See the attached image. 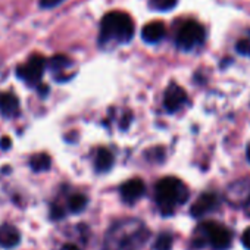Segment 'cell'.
Segmentation results:
<instances>
[{
  "label": "cell",
  "mask_w": 250,
  "mask_h": 250,
  "mask_svg": "<svg viewBox=\"0 0 250 250\" xmlns=\"http://www.w3.org/2000/svg\"><path fill=\"white\" fill-rule=\"evenodd\" d=\"M63 250H80L75 244H65L63 246Z\"/></svg>",
  "instance_id": "cell-26"
},
{
  "label": "cell",
  "mask_w": 250,
  "mask_h": 250,
  "mask_svg": "<svg viewBox=\"0 0 250 250\" xmlns=\"http://www.w3.org/2000/svg\"><path fill=\"white\" fill-rule=\"evenodd\" d=\"M134 36V22L125 12H109L100 24V43H128Z\"/></svg>",
  "instance_id": "cell-3"
},
{
  "label": "cell",
  "mask_w": 250,
  "mask_h": 250,
  "mask_svg": "<svg viewBox=\"0 0 250 250\" xmlns=\"http://www.w3.org/2000/svg\"><path fill=\"white\" fill-rule=\"evenodd\" d=\"M20 241H21V234L14 225L3 224L0 227V246L5 249H12L18 246Z\"/></svg>",
  "instance_id": "cell-13"
},
{
  "label": "cell",
  "mask_w": 250,
  "mask_h": 250,
  "mask_svg": "<svg viewBox=\"0 0 250 250\" xmlns=\"http://www.w3.org/2000/svg\"><path fill=\"white\" fill-rule=\"evenodd\" d=\"M71 59L65 55H56L49 61V68L53 72H62L63 69H66L68 66H71Z\"/></svg>",
  "instance_id": "cell-16"
},
{
  "label": "cell",
  "mask_w": 250,
  "mask_h": 250,
  "mask_svg": "<svg viewBox=\"0 0 250 250\" xmlns=\"http://www.w3.org/2000/svg\"><path fill=\"white\" fill-rule=\"evenodd\" d=\"M187 186L177 177H164L156 183L155 202L164 215H171L177 208L183 206L188 200Z\"/></svg>",
  "instance_id": "cell-2"
},
{
  "label": "cell",
  "mask_w": 250,
  "mask_h": 250,
  "mask_svg": "<svg viewBox=\"0 0 250 250\" xmlns=\"http://www.w3.org/2000/svg\"><path fill=\"white\" fill-rule=\"evenodd\" d=\"M62 2H63V0H40V8L50 9V8L58 6V5L62 3Z\"/></svg>",
  "instance_id": "cell-22"
},
{
  "label": "cell",
  "mask_w": 250,
  "mask_h": 250,
  "mask_svg": "<svg viewBox=\"0 0 250 250\" xmlns=\"http://www.w3.org/2000/svg\"><path fill=\"white\" fill-rule=\"evenodd\" d=\"M225 200L232 206H243L250 202V178L232 183L225 191Z\"/></svg>",
  "instance_id": "cell-7"
},
{
  "label": "cell",
  "mask_w": 250,
  "mask_h": 250,
  "mask_svg": "<svg viewBox=\"0 0 250 250\" xmlns=\"http://www.w3.org/2000/svg\"><path fill=\"white\" fill-rule=\"evenodd\" d=\"M149 237L150 231L142 221L133 218L121 219L107 229L103 250H140Z\"/></svg>",
  "instance_id": "cell-1"
},
{
  "label": "cell",
  "mask_w": 250,
  "mask_h": 250,
  "mask_svg": "<svg viewBox=\"0 0 250 250\" xmlns=\"http://www.w3.org/2000/svg\"><path fill=\"white\" fill-rule=\"evenodd\" d=\"M149 5L158 11H171L177 5V0H150Z\"/></svg>",
  "instance_id": "cell-19"
},
{
  "label": "cell",
  "mask_w": 250,
  "mask_h": 250,
  "mask_svg": "<svg viewBox=\"0 0 250 250\" xmlns=\"http://www.w3.org/2000/svg\"><path fill=\"white\" fill-rule=\"evenodd\" d=\"M241 243H243L244 249L250 250V227L244 229V232L241 235Z\"/></svg>",
  "instance_id": "cell-23"
},
{
  "label": "cell",
  "mask_w": 250,
  "mask_h": 250,
  "mask_svg": "<svg viewBox=\"0 0 250 250\" xmlns=\"http://www.w3.org/2000/svg\"><path fill=\"white\" fill-rule=\"evenodd\" d=\"M246 155H247V161L250 162V143H249V146H247V150H246Z\"/></svg>",
  "instance_id": "cell-27"
},
{
  "label": "cell",
  "mask_w": 250,
  "mask_h": 250,
  "mask_svg": "<svg viewBox=\"0 0 250 250\" xmlns=\"http://www.w3.org/2000/svg\"><path fill=\"white\" fill-rule=\"evenodd\" d=\"M0 113L6 118H14L20 113V100L17 96L0 91Z\"/></svg>",
  "instance_id": "cell-12"
},
{
  "label": "cell",
  "mask_w": 250,
  "mask_h": 250,
  "mask_svg": "<svg viewBox=\"0 0 250 250\" xmlns=\"http://www.w3.org/2000/svg\"><path fill=\"white\" fill-rule=\"evenodd\" d=\"M153 249L155 250H171L172 249V237L165 232L159 234V237L155 241Z\"/></svg>",
  "instance_id": "cell-18"
},
{
  "label": "cell",
  "mask_w": 250,
  "mask_h": 250,
  "mask_svg": "<svg viewBox=\"0 0 250 250\" xmlns=\"http://www.w3.org/2000/svg\"><path fill=\"white\" fill-rule=\"evenodd\" d=\"M113 162H115L113 155L107 149H104V147L97 149L96 159H94V168H96L97 172H100V174L107 172L113 167Z\"/></svg>",
  "instance_id": "cell-14"
},
{
  "label": "cell",
  "mask_w": 250,
  "mask_h": 250,
  "mask_svg": "<svg viewBox=\"0 0 250 250\" xmlns=\"http://www.w3.org/2000/svg\"><path fill=\"white\" fill-rule=\"evenodd\" d=\"M205 40V28L196 21H187L178 31L177 44L183 50H191Z\"/></svg>",
  "instance_id": "cell-6"
},
{
  "label": "cell",
  "mask_w": 250,
  "mask_h": 250,
  "mask_svg": "<svg viewBox=\"0 0 250 250\" xmlns=\"http://www.w3.org/2000/svg\"><path fill=\"white\" fill-rule=\"evenodd\" d=\"M37 90H39V94L43 96V97L49 93V87H47L46 84H39V85H37Z\"/></svg>",
  "instance_id": "cell-25"
},
{
  "label": "cell",
  "mask_w": 250,
  "mask_h": 250,
  "mask_svg": "<svg viewBox=\"0 0 250 250\" xmlns=\"http://www.w3.org/2000/svg\"><path fill=\"white\" fill-rule=\"evenodd\" d=\"M119 193H121V197L125 203H136L142 196H145L146 193V186L145 183L140 180V178H133V180H128L125 181L121 188H119Z\"/></svg>",
  "instance_id": "cell-9"
},
{
  "label": "cell",
  "mask_w": 250,
  "mask_h": 250,
  "mask_svg": "<svg viewBox=\"0 0 250 250\" xmlns=\"http://www.w3.org/2000/svg\"><path fill=\"white\" fill-rule=\"evenodd\" d=\"M219 197L215 193H205L202 194L190 208V212L194 218H202L208 215L209 212L219 208Z\"/></svg>",
  "instance_id": "cell-10"
},
{
  "label": "cell",
  "mask_w": 250,
  "mask_h": 250,
  "mask_svg": "<svg viewBox=\"0 0 250 250\" xmlns=\"http://www.w3.org/2000/svg\"><path fill=\"white\" fill-rule=\"evenodd\" d=\"M46 59L40 55H33L25 63L17 68V75L28 85H39L42 84V77L44 74Z\"/></svg>",
  "instance_id": "cell-5"
},
{
  "label": "cell",
  "mask_w": 250,
  "mask_h": 250,
  "mask_svg": "<svg viewBox=\"0 0 250 250\" xmlns=\"http://www.w3.org/2000/svg\"><path fill=\"white\" fill-rule=\"evenodd\" d=\"M235 50L243 56H250V39H241L235 44Z\"/></svg>",
  "instance_id": "cell-20"
},
{
  "label": "cell",
  "mask_w": 250,
  "mask_h": 250,
  "mask_svg": "<svg viewBox=\"0 0 250 250\" xmlns=\"http://www.w3.org/2000/svg\"><path fill=\"white\" fill-rule=\"evenodd\" d=\"M196 232L197 235L193 241L194 247H203L209 244L213 250H227L232 243V232L219 222H202Z\"/></svg>",
  "instance_id": "cell-4"
},
{
  "label": "cell",
  "mask_w": 250,
  "mask_h": 250,
  "mask_svg": "<svg viewBox=\"0 0 250 250\" xmlns=\"http://www.w3.org/2000/svg\"><path fill=\"white\" fill-rule=\"evenodd\" d=\"M69 210L74 212V213H80L81 210L85 209L87 206V197L84 194H74L71 199H69Z\"/></svg>",
  "instance_id": "cell-17"
},
{
  "label": "cell",
  "mask_w": 250,
  "mask_h": 250,
  "mask_svg": "<svg viewBox=\"0 0 250 250\" xmlns=\"http://www.w3.org/2000/svg\"><path fill=\"white\" fill-rule=\"evenodd\" d=\"M246 212H247V215L250 216V202H249V203L246 205Z\"/></svg>",
  "instance_id": "cell-28"
},
{
  "label": "cell",
  "mask_w": 250,
  "mask_h": 250,
  "mask_svg": "<svg viewBox=\"0 0 250 250\" xmlns=\"http://www.w3.org/2000/svg\"><path fill=\"white\" fill-rule=\"evenodd\" d=\"M165 25L161 21H152L143 27L142 37L146 43H158L165 37Z\"/></svg>",
  "instance_id": "cell-11"
},
{
  "label": "cell",
  "mask_w": 250,
  "mask_h": 250,
  "mask_svg": "<svg viewBox=\"0 0 250 250\" xmlns=\"http://www.w3.org/2000/svg\"><path fill=\"white\" fill-rule=\"evenodd\" d=\"M11 147H12V140L8 136L0 139V149H2V150H9Z\"/></svg>",
  "instance_id": "cell-24"
},
{
  "label": "cell",
  "mask_w": 250,
  "mask_h": 250,
  "mask_svg": "<svg viewBox=\"0 0 250 250\" xmlns=\"http://www.w3.org/2000/svg\"><path fill=\"white\" fill-rule=\"evenodd\" d=\"M52 165V159L49 155L46 153H37L30 159V167L34 172H43V171H49Z\"/></svg>",
  "instance_id": "cell-15"
},
{
  "label": "cell",
  "mask_w": 250,
  "mask_h": 250,
  "mask_svg": "<svg viewBox=\"0 0 250 250\" xmlns=\"http://www.w3.org/2000/svg\"><path fill=\"white\" fill-rule=\"evenodd\" d=\"M187 100H188V99H187L186 90H184L181 85L172 83V84L167 88V91H165L164 107H165L167 112L175 113V112H178V110L187 103Z\"/></svg>",
  "instance_id": "cell-8"
},
{
  "label": "cell",
  "mask_w": 250,
  "mask_h": 250,
  "mask_svg": "<svg viewBox=\"0 0 250 250\" xmlns=\"http://www.w3.org/2000/svg\"><path fill=\"white\" fill-rule=\"evenodd\" d=\"M63 216H65L63 209L61 206H58V205H53L52 209H50V218L52 219H62Z\"/></svg>",
  "instance_id": "cell-21"
}]
</instances>
